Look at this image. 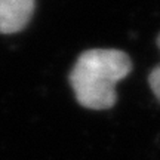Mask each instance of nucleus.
<instances>
[{"mask_svg":"<svg viewBox=\"0 0 160 160\" xmlns=\"http://www.w3.org/2000/svg\"><path fill=\"white\" fill-rule=\"evenodd\" d=\"M132 61L117 49H89L76 61L70 83L77 102L89 110H108L116 104V85L131 73Z\"/></svg>","mask_w":160,"mask_h":160,"instance_id":"f257e3e1","label":"nucleus"},{"mask_svg":"<svg viewBox=\"0 0 160 160\" xmlns=\"http://www.w3.org/2000/svg\"><path fill=\"white\" fill-rule=\"evenodd\" d=\"M36 0H0V34H13L33 18Z\"/></svg>","mask_w":160,"mask_h":160,"instance_id":"f03ea898","label":"nucleus"},{"mask_svg":"<svg viewBox=\"0 0 160 160\" xmlns=\"http://www.w3.org/2000/svg\"><path fill=\"white\" fill-rule=\"evenodd\" d=\"M157 46H159V49H160V34H159V37H157ZM148 83H150L151 91L154 92V95L160 101V67H156V68L150 73Z\"/></svg>","mask_w":160,"mask_h":160,"instance_id":"7ed1b4c3","label":"nucleus"}]
</instances>
